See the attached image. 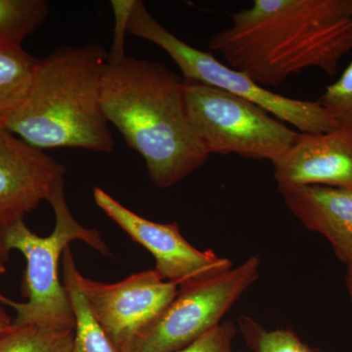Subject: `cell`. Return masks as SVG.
I'll return each mask as SVG.
<instances>
[{"instance_id": "6da1fadb", "label": "cell", "mask_w": 352, "mask_h": 352, "mask_svg": "<svg viewBox=\"0 0 352 352\" xmlns=\"http://www.w3.org/2000/svg\"><path fill=\"white\" fill-rule=\"evenodd\" d=\"M208 47L263 87L311 68L333 76L352 50V0H254Z\"/></svg>"}, {"instance_id": "7a4b0ae2", "label": "cell", "mask_w": 352, "mask_h": 352, "mask_svg": "<svg viewBox=\"0 0 352 352\" xmlns=\"http://www.w3.org/2000/svg\"><path fill=\"white\" fill-rule=\"evenodd\" d=\"M183 82L163 64L126 54H109L102 76L109 124L143 157L159 188L182 182L210 157L190 122Z\"/></svg>"}, {"instance_id": "3957f363", "label": "cell", "mask_w": 352, "mask_h": 352, "mask_svg": "<svg viewBox=\"0 0 352 352\" xmlns=\"http://www.w3.org/2000/svg\"><path fill=\"white\" fill-rule=\"evenodd\" d=\"M108 56L94 43L64 46L38 59L27 96L2 126L41 150L110 154L115 140L101 102Z\"/></svg>"}, {"instance_id": "277c9868", "label": "cell", "mask_w": 352, "mask_h": 352, "mask_svg": "<svg viewBox=\"0 0 352 352\" xmlns=\"http://www.w3.org/2000/svg\"><path fill=\"white\" fill-rule=\"evenodd\" d=\"M50 203L55 214V227L48 237H41L32 232L24 219L0 227L7 249L22 252L27 261L21 286L27 302H13L4 296L1 302L17 312L14 325L75 330L73 307L58 274L60 258L69 243L78 240L104 256H111V252L98 231L85 228L76 221L67 205L64 187L58 190Z\"/></svg>"}, {"instance_id": "5b68a950", "label": "cell", "mask_w": 352, "mask_h": 352, "mask_svg": "<svg viewBox=\"0 0 352 352\" xmlns=\"http://www.w3.org/2000/svg\"><path fill=\"white\" fill-rule=\"evenodd\" d=\"M126 32L132 36L166 51L182 71L184 80L205 83L247 99L300 133H322L339 127L318 102L289 98L270 91L243 72L221 63L212 53L178 38L153 17L143 1L126 2Z\"/></svg>"}, {"instance_id": "8992f818", "label": "cell", "mask_w": 352, "mask_h": 352, "mask_svg": "<svg viewBox=\"0 0 352 352\" xmlns=\"http://www.w3.org/2000/svg\"><path fill=\"white\" fill-rule=\"evenodd\" d=\"M183 94L190 122L208 155L235 154L274 164L300 135L256 104L226 90L184 80Z\"/></svg>"}, {"instance_id": "52a82bcc", "label": "cell", "mask_w": 352, "mask_h": 352, "mask_svg": "<svg viewBox=\"0 0 352 352\" xmlns=\"http://www.w3.org/2000/svg\"><path fill=\"white\" fill-rule=\"evenodd\" d=\"M261 266L256 254L236 267L180 285L170 305L124 352H175L193 344L219 326L258 281Z\"/></svg>"}, {"instance_id": "ba28073f", "label": "cell", "mask_w": 352, "mask_h": 352, "mask_svg": "<svg viewBox=\"0 0 352 352\" xmlns=\"http://www.w3.org/2000/svg\"><path fill=\"white\" fill-rule=\"evenodd\" d=\"M80 289L95 320L118 352H124L175 298L178 285L153 270L134 273L118 283L80 274Z\"/></svg>"}, {"instance_id": "9c48e42d", "label": "cell", "mask_w": 352, "mask_h": 352, "mask_svg": "<svg viewBox=\"0 0 352 352\" xmlns=\"http://www.w3.org/2000/svg\"><path fill=\"white\" fill-rule=\"evenodd\" d=\"M94 201L134 242L151 252L155 271L164 281L180 285L219 274L233 267L214 251H200L183 237L179 226L146 219L122 206L107 192L94 187Z\"/></svg>"}, {"instance_id": "30bf717a", "label": "cell", "mask_w": 352, "mask_h": 352, "mask_svg": "<svg viewBox=\"0 0 352 352\" xmlns=\"http://www.w3.org/2000/svg\"><path fill=\"white\" fill-rule=\"evenodd\" d=\"M66 168L0 126V227L24 219L64 187Z\"/></svg>"}, {"instance_id": "8fae6325", "label": "cell", "mask_w": 352, "mask_h": 352, "mask_svg": "<svg viewBox=\"0 0 352 352\" xmlns=\"http://www.w3.org/2000/svg\"><path fill=\"white\" fill-rule=\"evenodd\" d=\"M278 188L328 186L352 188V132L344 127L300 133L273 164Z\"/></svg>"}, {"instance_id": "7c38bea8", "label": "cell", "mask_w": 352, "mask_h": 352, "mask_svg": "<svg viewBox=\"0 0 352 352\" xmlns=\"http://www.w3.org/2000/svg\"><path fill=\"white\" fill-rule=\"evenodd\" d=\"M279 191L305 228L323 236L342 263H352V188L300 186Z\"/></svg>"}, {"instance_id": "4fadbf2b", "label": "cell", "mask_w": 352, "mask_h": 352, "mask_svg": "<svg viewBox=\"0 0 352 352\" xmlns=\"http://www.w3.org/2000/svg\"><path fill=\"white\" fill-rule=\"evenodd\" d=\"M62 258L64 286L68 292L76 319L71 352H118L88 307L78 282L80 273L69 245L65 249Z\"/></svg>"}, {"instance_id": "5bb4252c", "label": "cell", "mask_w": 352, "mask_h": 352, "mask_svg": "<svg viewBox=\"0 0 352 352\" xmlns=\"http://www.w3.org/2000/svg\"><path fill=\"white\" fill-rule=\"evenodd\" d=\"M36 61L23 47L0 48V126L27 96Z\"/></svg>"}, {"instance_id": "9a60e30c", "label": "cell", "mask_w": 352, "mask_h": 352, "mask_svg": "<svg viewBox=\"0 0 352 352\" xmlns=\"http://www.w3.org/2000/svg\"><path fill=\"white\" fill-rule=\"evenodd\" d=\"M50 13L44 0H0V48L23 47Z\"/></svg>"}, {"instance_id": "2e32d148", "label": "cell", "mask_w": 352, "mask_h": 352, "mask_svg": "<svg viewBox=\"0 0 352 352\" xmlns=\"http://www.w3.org/2000/svg\"><path fill=\"white\" fill-rule=\"evenodd\" d=\"M75 330L12 326L0 337V352H71Z\"/></svg>"}, {"instance_id": "e0dca14e", "label": "cell", "mask_w": 352, "mask_h": 352, "mask_svg": "<svg viewBox=\"0 0 352 352\" xmlns=\"http://www.w3.org/2000/svg\"><path fill=\"white\" fill-rule=\"evenodd\" d=\"M237 328L254 352H323L308 346L289 329L268 330L248 315L238 317Z\"/></svg>"}, {"instance_id": "ac0fdd59", "label": "cell", "mask_w": 352, "mask_h": 352, "mask_svg": "<svg viewBox=\"0 0 352 352\" xmlns=\"http://www.w3.org/2000/svg\"><path fill=\"white\" fill-rule=\"evenodd\" d=\"M338 126L352 132V61L317 100Z\"/></svg>"}, {"instance_id": "d6986e66", "label": "cell", "mask_w": 352, "mask_h": 352, "mask_svg": "<svg viewBox=\"0 0 352 352\" xmlns=\"http://www.w3.org/2000/svg\"><path fill=\"white\" fill-rule=\"evenodd\" d=\"M237 332V326L232 322L223 321L193 344L175 352H233V340Z\"/></svg>"}, {"instance_id": "ffe728a7", "label": "cell", "mask_w": 352, "mask_h": 352, "mask_svg": "<svg viewBox=\"0 0 352 352\" xmlns=\"http://www.w3.org/2000/svg\"><path fill=\"white\" fill-rule=\"evenodd\" d=\"M4 296L0 294V302L3 300ZM13 326V320L11 317L4 311L3 308L0 307V337L6 335Z\"/></svg>"}, {"instance_id": "44dd1931", "label": "cell", "mask_w": 352, "mask_h": 352, "mask_svg": "<svg viewBox=\"0 0 352 352\" xmlns=\"http://www.w3.org/2000/svg\"><path fill=\"white\" fill-rule=\"evenodd\" d=\"M9 252L10 251L4 245L1 234H0V275L6 272V265L9 261Z\"/></svg>"}, {"instance_id": "7402d4cb", "label": "cell", "mask_w": 352, "mask_h": 352, "mask_svg": "<svg viewBox=\"0 0 352 352\" xmlns=\"http://www.w3.org/2000/svg\"><path fill=\"white\" fill-rule=\"evenodd\" d=\"M346 289L352 302V263L347 264L346 273Z\"/></svg>"}, {"instance_id": "603a6c76", "label": "cell", "mask_w": 352, "mask_h": 352, "mask_svg": "<svg viewBox=\"0 0 352 352\" xmlns=\"http://www.w3.org/2000/svg\"><path fill=\"white\" fill-rule=\"evenodd\" d=\"M233 352H243V351H233Z\"/></svg>"}]
</instances>
